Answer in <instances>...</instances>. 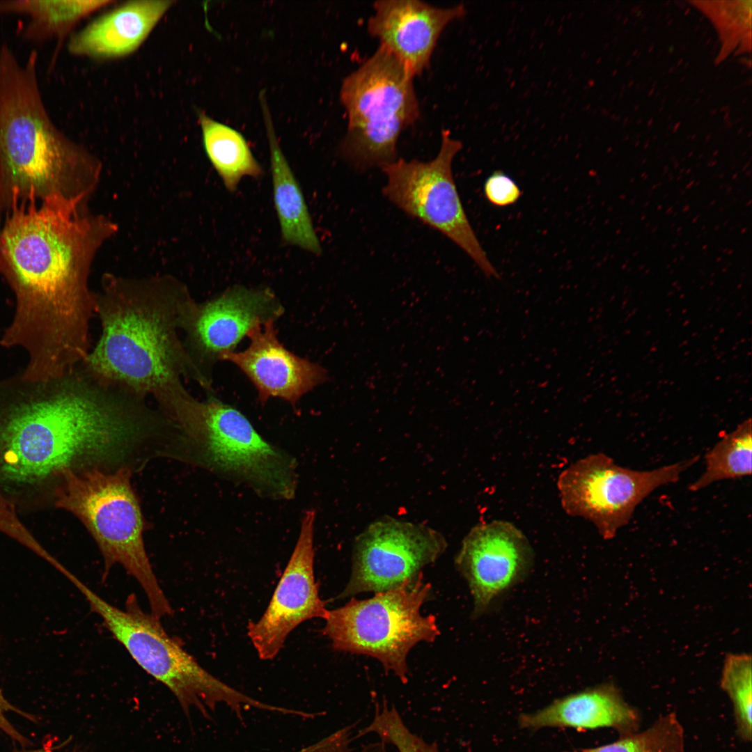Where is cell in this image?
<instances>
[{"instance_id": "1", "label": "cell", "mask_w": 752, "mask_h": 752, "mask_svg": "<svg viewBox=\"0 0 752 752\" xmlns=\"http://www.w3.org/2000/svg\"><path fill=\"white\" fill-rule=\"evenodd\" d=\"M155 423L145 400L81 364L44 381L0 379V498L17 512L53 504L62 472L131 469Z\"/></svg>"}, {"instance_id": "2", "label": "cell", "mask_w": 752, "mask_h": 752, "mask_svg": "<svg viewBox=\"0 0 752 752\" xmlns=\"http://www.w3.org/2000/svg\"><path fill=\"white\" fill-rule=\"evenodd\" d=\"M86 196H55L19 205L0 227V276L15 300L0 345L19 347L28 361L25 379L59 377L91 350L97 295L89 288L95 253L116 230L84 211Z\"/></svg>"}, {"instance_id": "3", "label": "cell", "mask_w": 752, "mask_h": 752, "mask_svg": "<svg viewBox=\"0 0 752 752\" xmlns=\"http://www.w3.org/2000/svg\"><path fill=\"white\" fill-rule=\"evenodd\" d=\"M193 300L187 288L171 277H106L97 295L101 334L83 366L104 382L152 397L173 421L195 398L185 380L212 390V378L192 359L179 334Z\"/></svg>"}, {"instance_id": "4", "label": "cell", "mask_w": 752, "mask_h": 752, "mask_svg": "<svg viewBox=\"0 0 752 752\" xmlns=\"http://www.w3.org/2000/svg\"><path fill=\"white\" fill-rule=\"evenodd\" d=\"M97 162L53 122L43 100L38 54L0 47V223L13 208L55 196H87Z\"/></svg>"}, {"instance_id": "5", "label": "cell", "mask_w": 752, "mask_h": 752, "mask_svg": "<svg viewBox=\"0 0 752 752\" xmlns=\"http://www.w3.org/2000/svg\"><path fill=\"white\" fill-rule=\"evenodd\" d=\"M178 457L274 500H290L297 463L267 441L237 408L213 395L196 398L175 423Z\"/></svg>"}, {"instance_id": "6", "label": "cell", "mask_w": 752, "mask_h": 752, "mask_svg": "<svg viewBox=\"0 0 752 752\" xmlns=\"http://www.w3.org/2000/svg\"><path fill=\"white\" fill-rule=\"evenodd\" d=\"M132 470L90 468L62 472L53 505L77 517L93 536L103 557L104 575L116 564L144 591L151 613H173L149 561L143 540L144 522L131 477Z\"/></svg>"}, {"instance_id": "7", "label": "cell", "mask_w": 752, "mask_h": 752, "mask_svg": "<svg viewBox=\"0 0 752 752\" xmlns=\"http://www.w3.org/2000/svg\"><path fill=\"white\" fill-rule=\"evenodd\" d=\"M70 582L136 663L165 685L187 713L194 707L207 716L224 705L242 721L245 711L269 710L268 703L242 693L204 669L165 631L158 618L143 611L134 595L127 597L125 607L121 609L104 600L75 575Z\"/></svg>"}, {"instance_id": "8", "label": "cell", "mask_w": 752, "mask_h": 752, "mask_svg": "<svg viewBox=\"0 0 752 752\" xmlns=\"http://www.w3.org/2000/svg\"><path fill=\"white\" fill-rule=\"evenodd\" d=\"M413 79L380 46L344 79L340 99L348 123L340 152L354 166L382 168L397 159L398 137L420 113Z\"/></svg>"}, {"instance_id": "9", "label": "cell", "mask_w": 752, "mask_h": 752, "mask_svg": "<svg viewBox=\"0 0 752 752\" xmlns=\"http://www.w3.org/2000/svg\"><path fill=\"white\" fill-rule=\"evenodd\" d=\"M423 577L421 572L371 598H352L328 610L323 633L334 649L375 658L386 673L406 683L411 649L421 641L433 642L440 634L435 616L421 613L431 592V585Z\"/></svg>"}, {"instance_id": "10", "label": "cell", "mask_w": 752, "mask_h": 752, "mask_svg": "<svg viewBox=\"0 0 752 752\" xmlns=\"http://www.w3.org/2000/svg\"><path fill=\"white\" fill-rule=\"evenodd\" d=\"M699 458L696 455L640 471L621 467L602 453L589 455L558 476L562 508L569 515L593 523L603 538L611 539L646 497L661 486L676 483Z\"/></svg>"}, {"instance_id": "11", "label": "cell", "mask_w": 752, "mask_h": 752, "mask_svg": "<svg viewBox=\"0 0 752 752\" xmlns=\"http://www.w3.org/2000/svg\"><path fill=\"white\" fill-rule=\"evenodd\" d=\"M462 144L444 130L432 160L400 158L382 168L384 196L408 215L436 229L460 246L488 278L499 274L482 248L465 212L454 181L452 164Z\"/></svg>"}, {"instance_id": "12", "label": "cell", "mask_w": 752, "mask_h": 752, "mask_svg": "<svg viewBox=\"0 0 752 752\" xmlns=\"http://www.w3.org/2000/svg\"><path fill=\"white\" fill-rule=\"evenodd\" d=\"M446 547L444 537L428 526L380 518L357 538L351 577L338 597L386 591L414 579Z\"/></svg>"}, {"instance_id": "13", "label": "cell", "mask_w": 752, "mask_h": 752, "mask_svg": "<svg viewBox=\"0 0 752 752\" xmlns=\"http://www.w3.org/2000/svg\"><path fill=\"white\" fill-rule=\"evenodd\" d=\"M283 307L271 290L235 285L203 303L194 299L182 321L185 345L207 376L212 364L235 347L255 327L276 321Z\"/></svg>"}, {"instance_id": "14", "label": "cell", "mask_w": 752, "mask_h": 752, "mask_svg": "<svg viewBox=\"0 0 752 752\" xmlns=\"http://www.w3.org/2000/svg\"><path fill=\"white\" fill-rule=\"evenodd\" d=\"M315 521V510H307L294 550L266 610L247 626V635L262 660L273 659L300 624L327 616L314 573Z\"/></svg>"}, {"instance_id": "15", "label": "cell", "mask_w": 752, "mask_h": 752, "mask_svg": "<svg viewBox=\"0 0 752 752\" xmlns=\"http://www.w3.org/2000/svg\"><path fill=\"white\" fill-rule=\"evenodd\" d=\"M533 553L525 535L513 524L494 520L475 526L456 556L457 570L467 581L479 616L521 579Z\"/></svg>"}, {"instance_id": "16", "label": "cell", "mask_w": 752, "mask_h": 752, "mask_svg": "<svg viewBox=\"0 0 752 752\" xmlns=\"http://www.w3.org/2000/svg\"><path fill=\"white\" fill-rule=\"evenodd\" d=\"M275 322L255 327L244 350L225 352L219 360L234 364L249 378L261 403L278 398L295 407L303 395L327 381L328 372L288 350L278 338Z\"/></svg>"}, {"instance_id": "17", "label": "cell", "mask_w": 752, "mask_h": 752, "mask_svg": "<svg viewBox=\"0 0 752 752\" xmlns=\"http://www.w3.org/2000/svg\"><path fill=\"white\" fill-rule=\"evenodd\" d=\"M368 19V33L414 77L428 68L446 26L462 17V4L440 8L419 0H379Z\"/></svg>"}, {"instance_id": "18", "label": "cell", "mask_w": 752, "mask_h": 752, "mask_svg": "<svg viewBox=\"0 0 752 752\" xmlns=\"http://www.w3.org/2000/svg\"><path fill=\"white\" fill-rule=\"evenodd\" d=\"M176 3L174 1H127L96 18L71 36L68 51L77 56L115 59L135 52Z\"/></svg>"}, {"instance_id": "19", "label": "cell", "mask_w": 752, "mask_h": 752, "mask_svg": "<svg viewBox=\"0 0 752 752\" xmlns=\"http://www.w3.org/2000/svg\"><path fill=\"white\" fill-rule=\"evenodd\" d=\"M641 717L612 684H605L558 698L547 707L519 716L521 728L545 727L578 729L612 728L620 737L637 732Z\"/></svg>"}, {"instance_id": "20", "label": "cell", "mask_w": 752, "mask_h": 752, "mask_svg": "<svg viewBox=\"0 0 752 752\" xmlns=\"http://www.w3.org/2000/svg\"><path fill=\"white\" fill-rule=\"evenodd\" d=\"M260 97L269 141L274 202L282 238L290 245L318 255L322 248L304 194L278 143L264 95Z\"/></svg>"}, {"instance_id": "21", "label": "cell", "mask_w": 752, "mask_h": 752, "mask_svg": "<svg viewBox=\"0 0 752 752\" xmlns=\"http://www.w3.org/2000/svg\"><path fill=\"white\" fill-rule=\"evenodd\" d=\"M115 3L108 0L46 1L1 0L0 14H18L27 17L23 38L39 43L63 39L82 19L95 11Z\"/></svg>"}, {"instance_id": "22", "label": "cell", "mask_w": 752, "mask_h": 752, "mask_svg": "<svg viewBox=\"0 0 752 752\" xmlns=\"http://www.w3.org/2000/svg\"><path fill=\"white\" fill-rule=\"evenodd\" d=\"M198 118L206 155L229 191H236L244 177L262 175L263 169L241 133L204 112L199 111Z\"/></svg>"}, {"instance_id": "23", "label": "cell", "mask_w": 752, "mask_h": 752, "mask_svg": "<svg viewBox=\"0 0 752 752\" xmlns=\"http://www.w3.org/2000/svg\"><path fill=\"white\" fill-rule=\"evenodd\" d=\"M751 419L726 434L705 456V467L689 489L697 492L723 480L751 476L752 470Z\"/></svg>"}, {"instance_id": "24", "label": "cell", "mask_w": 752, "mask_h": 752, "mask_svg": "<svg viewBox=\"0 0 752 752\" xmlns=\"http://www.w3.org/2000/svg\"><path fill=\"white\" fill-rule=\"evenodd\" d=\"M576 752H685V735L677 715L661 716L648 728L608 744Z\"/></svg>"}, {"instance_id": "25", "label": "cell", "mask_w": 752, "mask_h": 752, "mask_svg": "<svg viewBox=\"0 0 752 752\" xmlns=\"http://www.w3.org/2000/svg\"><path fill=\"white\" fill-rule=\"evenodd\" d=\"M720 684L732 703L737 735L743 741L750 742L752 737L751 656L742 653L726 657Z\"/></svg>"}, {"instance_id": "26", "label": "cell", "mask_w": 752, "mask_h": 752, "mask_svg": "<svg viewBox=\"0 0 752 752\" xmlns=\"http://www.w3.org/2000/svg\"><path fill=\"white\" fill-rule=\"evenodd\" d=\"M361 733L376 735L379 741L393 745L398 752H440L435 742H428L412 732L397 709L386 703L375 707L371 722Z\"/></svg>"}, {"instance_id": "27", "label": "cell", "mask_w": 752, "mask_h": 752, "mask_svg": "<svg viewBox=\"0 0 752 752\" xmlns=\"http://www.w3.org/2000/svg\"><path fill=\"white\" fill-rule=\"evenodd\" d=\"M484 192L487 199L498 207L514 204L522 194L517 183L501 171H494L487 178Z\"/></svg>"}, {"instance_id": "28", "label": "cell", "mask_w": 752, "mask_h": 752, "mask_svg": "<svg viewBox=\"0 0 752 752\" xmlns=\"http://www.w3.org/2000/svg\"><path fill=\"white\" fill-rule=\"evenodd\" d=\"M10 711L19 714L26 719L34 720L33 716L23 712L22 710L10 703L9 701L6 699L2 691L0 689V730L8 735L13 740L18 742L22 746L28 745L29 741L18 732L6 716V713Z\"/></svg>"}, {"instance_id": "29", "label": "cell", "mask_w": 752, "mask_h": 752, "mask_svg": "<svg viewBox=\"0 0 752 752\" xmlns=\"http://www.w3.org/2000/svg\"><path fill=\"white\" fill-rule=\"evenodd\" d=\"M15 752H44V750H43V749H34V750L20 751H15Z\"/></svg>"}]
</instances>
